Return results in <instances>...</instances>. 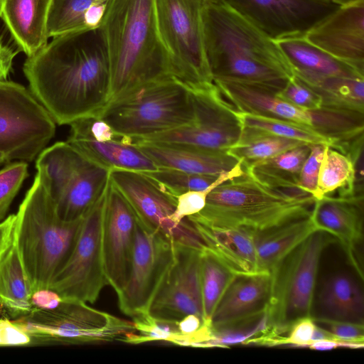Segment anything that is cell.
Segmentation results:
<instances>
[{
	"label": "cell",
	"mask_w": 364,
	"mask_h": 364,
	"mask_svg": "<svg viewBox=\"0 0 364 364\" xmlns=\"http://www.w3.org/2000/svg\"><path fill=\"white\" fill-rule=\"evenodd\" d=\"M302 36L311 45L364 74V0L338 7Z\"/></svg>",
	"instance_id": "obj_20"
},
{
	"label": "cell",
	"mask_w": 364,
	"mask_h": 364,
	"mask_svg": "<svg viewBox=\"0 0 364 364\" xmlns=\"http://www.w3.org/2000/svg\"><path fill=\"white\" fill-rule=\"evenodd\" d=\"M325 146L323 144L311 145L310 153L299 173L298 188L312 196L316 188L318 171Z\"/></svg>",
	"instance_id": "obj_42"
},
{
	"label": "cell",
	"mask_w": 364,
	"mask_h": 364,
	"mask_svg": "<svg viewBox=\"0 0 364 364\" xmlns=\"http://www.w3.org/2000/svg\"><path fill=\"white\" fill-rule=\"evenodd\" d=\"M82 218L65 221L58 217L37 171L16 214L13 235L33 291L50 287L71 253Z\"/></svg>",
	"instance_id": "obj_5"
},
{
	"label": "cell",
	"mask_w": 364,
	"mask_h": 364,
	"mask_svg": "<svg viewBox=\"0 0 364 364\" xmlns=\"http://www.w3.org/2000/svg\"><path fill=\"white\" fill-rule=\"evenodd\" d=\"M272 284L269 273L236 275L212 317L213 328L267 311Z\"/></svg>",
	"instance_id": "obj_23"
},
{
	"label": "cell",
	"mask_w": 364,
	"mask_h": 364,
	"mask_svg": "<svg viewBox=\"0 0 364 364\" xmlns=\"http://www.w3.org/2000/svg\"><path fill=\"white\" fill-rule=\"evenodd\" d=\"M14 321L30 336V345L102 344L136 332L133 321L72 299H63L53 309H33Z\"/></svg>",
	"instance_id": "obj_8"
},
{
	"label": "cell",
	"mask_w": 364,
	"mask_h": 364,
	"mask_svg": "<svg viewBox=\"0 0 364 364\" xmlns=\"http://www.w3.org/2000/svg\"><path fill=\"white\" fill-rule=\"evenodd\" d=\"M316 230L323 231L338 240L361 279L357 247L363 240V192L336 197L329 195L316 200L309 216Z\"/></svg>",
	"instance_id": "obj_21"
},
{
	"label": "cell",
	"mask_w": 364,
	"mask_h": 364,
	"mask_svg": "<svg viewBox=\"0 0 364 364\" xmlns=\"http://www.w3.org/2000/svg\"><path fill=\"white\" fill-rule=\"evenodd\" d=\"M97 117L118 134L132 139L191 125L196 111L189 87L171 75L121 94Z\"/></svg>",
	"instance_id": "obj_6"
},
{
	"label": "cell",
	"mask_w": 364,
	"mask_h": 364,
	"mask_svg": "<svg viewBox=\"0 0 364 364\" xmlns=\"http://www.w3.org/2000/svg\"><path fill=\"white\" fill-rule=\"evenodd\" d=\"M55 133V122L23 85L0 82V153L9 162L32 161Z\"/></svg>",
	"instance_id": "obj_11"
},
{
	"label": "cell",
	"mask_w": 364,
	"mask_h": 364,
	"mask_svg": "<svg viewBox=\"0 0 364 364\" xmlns=\"http://www.w3.org/2000/svg\"><path fill=\"white\" fill-rule=\"evenodd\" d=\"M320 314L314 320L364 323L363 292L358 282L347 273H337L323 284L318 296Z\"/></svg>",
	"instance_id": "obj_27"
},
{
	"label": "cell",
	"mask_w": 364,
	"mask_h": 364,
	"mask_svg": "<svg viewBox=\"0 0 364 364\" xmlns=\"http://www.w3.org/2000/svg\"><path fill=\"white\" fill-rule=\"evenodd\" d=\"M237 115L242 128L252 129L271 135L299 140L310 145L334 146L333 140L305 125L274 117L237 110Z\"/></svg>",
	"instance_id": "obj_36"
},
{
	"label": "cell",
	"mask_w": 364,
	"mask_h": 364,
	"mask_svg": "<svg viewBox=\"0 0 364 364\" xmlns=\"http://www.w3.org/2000/svg\"><path fill=\"white\" fill-rule=\"evenodd\" d=\"M294 77L319 97L322 108L364 114V75Z\"/></svg>",
	"instance_id": "obj_28"
},
{
	"label": "cell",
	"mask_w": 364,
	"mask_h": 364,
	"mask_svg": "<svg viewBox=\"0 0 364 364\" xmlns=\"http://www.w3.org/2000/svg\"><path fill=\"white\" fill-rule=\"evenodd\" d=\"M17 53L18 51H14L5 45L0 36V82L6 80L12 67L13 60Z\"/></svg>",
	"instance_id": "obj_48"
},
{
	"label": "cell",
	"mask_w": 364,
	"mask_h": 364,
	"mask_svg": "<svg viewBox=\"0 0 364 364\" xmlns=\"http://www.w3.org/2000/svg\"><path fill=\"white\" fill-rule=\"evenodd\" d=\"M295 73L322 76L364 75L306 41L302 36L274 40Z\"/></svg>",
	"instance_id": "obj_30"
},
{
	"label": "cell",
	"mask_w": 364,
	"mask_h": 364,
	"mask_svg": "<svg viewBox=\"0 0 364 364\" xmlns=\"http://www.w3.org/2000/svg\"><path fill=\"white\" fill-rule=\"evenodd\" d=\"M205 247L235 275L258 271L255 232L242 228H211L193 223Z\"/></svg>",
	"instance_id": "obj_26"
},
{
	"label": "cell",
	"mask_w": 364,
	"mask_h": 364,
	"mask_svg": "<svg viewBox=\"0 0 364 364\" xmlns=\"http://www.w3.org/2000/svg\"><path fill=\"white\" fill-rule=\"evenodd\" d=\"M29 90L55 124L97 117L110 100L111 68L102 27L57 37L23 66Z\"/></svg>",
	"instance_id": "obj_1"
},
{
	"label": "cell",
	"mask_w": 364,
	"mask_h": 364,
	"mask_svg": "<svg viewBox=\"0 0 364 364\" xmlns=\"http://www.w3.org/2000/svg\"><path fill=\"white\" fill-rule=\"evenodd\" d=\"M326 327L338 339L355 345L358 348L364 346V323L347 321L314 320Z\"/></svg>",
	"instance_id": "obj_44"
},
{
	"label": "cell",
	"mask_w": 364,
	"mask_h": 364,
	"mask_svg": "<svg viewBox=\"0 0 364 364\" xmlns=\"http://www.w3.org/2000/svg\"><path fill=\"white\" fill-rule=\"evenodd\" d=\"M142 173L152 179L162 190L175 198L190 191L204 190L220 175L193 173L166 168Z\"/></svg>",
	"instance_id": "obj_38"
},
{
	"label": "cell",
	"mask_w": 364,
	"mask_h": 364,
	"mask_svg": "<svg viewBox=\"0 0 364 364\" xmlns=\"http://www.w3.org/2000/svg\"><path fill=\"white\" fill-rule=\"evenodd\" d=\"M174 246L175 262L155 295L149 314L172 321L195 314L204 321L200 266L202 250L177 243Z\"/></svg>",
	"instance_id": "obj_18"
},
{
	"label": "cell",
	"mask_w": 364,
	"mask_h": 364,
	"mask_svg": "<svg viewBox=\"0 0 364 364\" xmlns=\"http://www.w3.org/2000/svg\"><path fill=\"white\" fill-rule=\"evenodd\" d=\"M213 0H155L159 30L175 76L189 87L214 83L207 63L203 11Z\"/></svg>",
	"instance_id": "obj_10"
},
{
	"label": "cell",
	"mask_w": 364,
	"mask_h": 364,
	"mask_svg": "<svg viewBox=\"0 0 364 364\" xmlns=\"http://www.w3.org/2000/svg\"><path fill=\"white\" fill-rule=\"evenodd\" d=\"M316 199L299 189L267 186L246 171L215 188L203 210L188 218L211 228L264 231L309 217Z\"/></svg>",
	"instance_id": "obj_4"
},
{
	"label": "cell",
	"mask_w": 364,
	"mask_h": 364,
	"mask_svg": "<svg viewBox=\"0 0 364 364\" xmlns=\"http://www.w3.org/2000/svg\"><path fill=\"white\" fill-rule=\"evenodd\" d=\"M108 0H52L46 20L48 38L98 27Z\"/></svg>",
	"instance_id": "obj_31"
},
{
	"label": "cell",
	"mask_w": 364,
	"mask_h": 364,
	"mask_svg": "<svg viewBox=\"0 0 364 364\" xmlns=\"http://www.w3.org/2000/svg\"><path fill=\"white\" fill-rule=\"evenodd\" d=\"M314 1L333 5L337 7L348 6L356 3L360 0H313Z\"/></svg>",
	"instance_id": "obj_51"
},
{
	"label": "cell",
	"mask_w": 364,
	"mask_h": 364,
	"mask_svg": "<svg viewBox=\"0 0 364 364\" xmlns=\"http://www.w3.org/2000/svg\"><path fill=\"white\" fill-rule=\"evenodd\" d=\"M136 332L126 336L122 342L141 344L152 341H166L173 343L178 334V321L156 318L149 313L132 318Z\"/></svg>",
	"instance_id": "obj_39"
},
{
	"label": "cell",
	"mask_w": 364,
	"mask_h": 364,
	"mask_svg": "<svg viewBox=\"0 0 364 364\" xmlns=\"http://www.w3.org/2000/svg\"><path fill=\"white\" fill-rule=\"evenodd\" d=\"M100 26L110 62V100L149 81L175 76L155 0H108Z\"/></svg>",
	"instance_id": "obj_3"
},
{
	"label": "cell",
	"mask_w": 364,
	"mask_h": 364,
	"mask_svg": "<svg viewBox=\"0 0 364 364\" xmlns=\"http://www.w3.org/2000/svg\"><path fill=\"white\" fill-rule=\"evenodd\" d=\"M30 336L14 320L0 318V346H28Z\"/></svg>",
	"instance_id": "obj_45"
},
{
	"label": "cell",
	"mask_w": 364,
	"mask_h": 364,
	"mask_svg": "<svg viewBox=\"0 0 364 364\" xmlns=\"http://www.w3.org/2000/svg\"><path fill=\"white\" fill-rule=\"evenodd\" d=\"M316 323L312 316H306L296 321L288 333L287 336H279L272 343L271 346H290L306 348L311 341Z\"/></svg>",
	"instance_id": "obj_43"
},
{
	"label": "cell",
	"mask_w": 364,
	"mask_h": 364,
	"mask_svg": "<svg viewBox=\"0 0 364 364\" xmlns=\"http://www.w3.org/2000/svg\"><path fill=\"white\" fill-rule=\"evenodd\" d=\"M303 144L306 143L242 128L240 139L228 149L227 153L237 161L240 160L242 167H245Z\"/></svg>",
	"instance_id": "obj_35"
},
{
	"label": "cell",
	"mask_w": 364,
	"mask_h": 364,
	"mask_svg": "<svg viewBox=\"0 0 364 364\" xmlns=\"http://www.w3.org/2000/svg\"><path fill=\"white\" fill-rule=\"evenodd\" d=\"M107 188L82 217L71 253L50 284L49 288L63 299L93 304L102 289L108 285L103 269L102 252Z\"/></svg>",
	"instance_id": "obj_13"
},
{
	"label": "cell",
	"mask_w": 364,
	"mask_h": 364,
	"mask_svg": "<svg viewBox=\"0 0 364 364\" xmlns=\"http://www.w3.org/2000/svg\"><path fill=\"white\" fill-rule=\"evenodd\" d=\"M274 40L301 36L338 7L313 0H223Z\"/></svg>",
	"instance_id": "obj_19"
},
{
	"label": "cell",
	"mask_w": 364,
	"mask_h": 364,
	"mask_svg": "<svg viewBox=\"0 0 364 364\" xmlns=\"http://www.w3.org/2000/svg\"><path fill=\"white\" fill-rule=\"evenodd\" d=\"M110 179L127 198L137 220L145 228L161 230L174 243L200 250L205 247L203 238L188 218L179 225L172 220L177 198L165 192L144 173L112 169Z\"/></svg>",
	"instance_id": "obj_16"
},
{
	"label": "cell",
	"mask_w": 364,
	"mask_h": 364,
	"mask_svg": "<svg viewBox=\"0 0 364 364\" xmlns=\"http://www.w3.org/2000/svg\"><path fill=\"white\" fill-rule=\"evenodd\" d=\"M237 111L281 118L307 126L339 149L363 135L364 114L321 108L305 109L259 89L230 82H214Z\"/></svg>",
	"instance_id": "obj_9"
},
{
	"label": "cell",
	"mask_w": 364,
	"mask_h": 364,
	"mask_svg": "<svg viewBox=\"0 0 364 364\" xmlns=\"http://www.w3.org/2000/svg\"><path fill=\"white\" fill-rule=\"evenodd\" d=\"M276 96L305 109L316 110L322 108L319 97L295 77L291 78Z\"/></svg>",
	"instance_id": "obj_41"
},
{
	"label": "cell",
	"mask_w": 364,
	"mask_h": 364,
	"mask_svg": "<svg viewBox=\"0 0 364 364\" xmlns=\"http://www.w3.org/2000/svg\"><path fill=\"white\" fill-rule=\"evenodd\" d=\"M339 347L358 348V347L353 344L333 340L312 341L306 346V348L314 350H332Z\"/></svg>",
	"instance_id": "obj_50"
},
{
	"label": "cell",
	"mask_w": 364,
	"mask_h": 364,
	"mask_svg": "<svg viewBox=\"0 0 364 364\" xmlns=\"http://www.w3.org/2000/svg\"><path fill=\"white\" fill-rule=\"evenodd\" d=\"M15 220L12 214L0 222V259L12 244Z\"/></svg>",
	"instance_id": "obj_47"
},
{
	"label": "cell",
	"mask_w": 364,
	"mask_h": 364,
	"mask_svg": "<svg viewBox=\"0 0 364 364\" xmlns=\"http://www.w3.org/2000/svg\"><path fill=\"white\" fill-rule=\"evenodd\" d=\"M310 144H303L243 168L252 178L267 186L299 189V173L310 153Z\"/></svg>",
	"instance_id": "obj_33"
},
{
	"label": "cell",
	"mask_w": 364,
	"mask_h": 364,
	"mask_svg": "<svg viewBox=\"0 0 364 364\" xmlns=\"http://www.w3.org/2000/svg\"><path fill=\"white\" fill-rule=\"evenodd\" d=\"M9 162L5 154L0 153V166L4 163Z\"/></svg>",
	"instance_id": "obj_52"
},
{
	"label": "cell",
	"mask_w": 364,
	"mask_h": 364,
	"mask_svg": "<svg viewBox=\"0 0 364 364\" xmlns=\"http://www.w3.org/2000/svg\"><path fill=\"white\" fill-rule=\"evenodd\" d=\"M136 220L132 207L109 178L103 212L102 252L105 277L117 294L129 274Z\"/></svg>",
	"instance_id": "obj_17"
},
{
	"label": "cell",
	"mask_w": 364,
	"mask_h": 364,
	"mask_svg": "<svg viewBox=\"0 0 364 364\" xmlns=\"http://www.w3.org/2000/svg\"><path fill=\"white\" fill-rule=\"evenodd\" d=\"M63 298L50 288L33 291L31 299L33 309L42 310L55 309L59 306Z\"/></svg>",
	"instance_id": "obj_46"
},
{
	"label": "cell",
	"mask_w": 364,
	"mask_h": 364,
	"mask_svg": "<svg viewBox=\"0 0 364 364\" xmlns=\"http://www.w3.org/2000/svg\"><path fill=\"white\" fill-rule=\"evenodd\" d=\"M175 257L171 237L161 230H149L136 220L129 274L117 294L119 307L125 315L133 318L149 313Z\"/></svg>",
	"instance_id": "obj_15"
},
{
	"label": "cell",
	"mask_w": 364,
	"mask_h": 364,
	"mask_svg": "<svg viewBox=\"0 0 364 364\" xmlns=\"http://www.w3.org/2000/svg\"><path fill=\"white\" fill-rule=\"evenodd\" d=\"M356 176V166L350 155L326 145L313 197L319 200L337 190L340 196L359 193Z\"/></svg>",
	"instance_id": "obj_34"
},
{
	"label": "cell",
	"mask_w": 364,
	"mask_h": 364,
	"mask_svg": "<svg viewBox=\"0 0 364 364\" xmlns=\"http://www.w3.org/2000/svg\"><path fill=\"white\" fill-rule=\"evenodd\" d=\"M58 217L65 221L82 218L105 191L110 170L86 157L60 154L39 171Z\"/></svg>",
	"instance_id": "obj_14"
},
{
	"label": "cell",
	"mask_w": 364,
	"mask_h": 364,
	"mask_svg": "<svg viewBox=\"0 0 364 364\" xmlns=\"http://www.w3.org/2000/svg\"><path fill=\"white\" fill-rule=\"evenodd\" d=\"M67 142L91 161L109 170L124 169L139 172L159 169L130 138L98 141L92 137L78 120L70 124Z\"/></svg>",
	"instance_id": "obj_22"
},
{
	"label": "cell",
	"mask_w": 364,
	"mask_h": 364,
	"mask_svg": "<svg viewBox=\"0 0 364 364\" xmlns=\"http://www.w3.org/2000/svg\"><path fill=\"white\" fill-rule=\"evenodd\" d=\"M52 0H0V18L21 51L31 57L47 44Z\"/></svg>",
	"instance_id": "obj_24"
},
{
	"label": "cell",
	"mask_w": 364,
	"mask_h": 364,
	"mask_svg": "<svg viewBox=\"0 0 364 364\" xmlns=\"http://www.w3.org/2000/svg\"><path fill=\"white\" fill-rule=\"evenodd\" d=\"M203 23L213 82H236L276 95L294 77L276 41L223 0L207 3Z\"/></svg>",
	"instance_id": "obj_2"
},
{
	"label": "cell",
	"mask_w": 364,
	"mask_h": 364,
	"mask_svg": "<svg viewBox=\"0 0 364 364\" xmlns=\"http://www.w3.org/2000/svg\"><path fill=\"white\" fill-rule=\"evenodd\" d=\"M200 266L204 321H211L218 304L236 275L206 247L201 251Z\"/></svg>",
	"instance_id": "obj_37"
},
{
	"label": "cell",
	"mask_w": 364,
	"mask_h": 364,
	"mask_svg": "<svg viewBox=\"0 0 364 364\" xmlns=\"http://www.w3.org/2000/svg\"><path fill=\"white\" fill-rule=\"evenodd\" d=\"M316 231L309 217L254 234L258 271L269 273L291 251Z\"/></svg>",
	"instance_id": "obj_29"
},
{
	"label": "cell",
	"mask_w": 364,
	"mask_h": 364,
	"mask_svg": "<svg viewBox=\"0 0 364 364\" xmlns=\"http://www.w3.org/2000/svg\"><path fill=\"white\" fill-rule=\"evenodd\" d=\"M189 88L196 111V121L193 124L144 137L132 138V141L171 144L227 152L238 141L242 132L237 110L222 96L214 83Z\"/></svg>",
	"instance_id": "obj_12"
},
{
	"label": "cell",
	"mask_w": 364,
	"mask_h": 364,
	"mask_svg": "<svg viewBox=\"0 0 364 364\" xmlns=\"http://www.w3.org/2000/svg\"><path fill=\"white\" fill-rule=\"evenodd\" d=\"M205 321L195 314H188L178 321V328L182 334H191L198 330Z\"/></svg>",
	"instance_id": "obj_49"
},
{
	"label": "cell",
	"mask_w": 364,
	"mask_h": 364,
	"mask_svg": "<svg viewBox=\"0 0 364 364\" xmlns=\"http://www.w3.org/2000/svg\"><path fill=\"white\" fill-rule=\"evenodd\" d=\"M33 287L17 249L12 244L0 259V306L13 318L29 313Z\"/></svg>",
	"instance_id": "obj_32"
},
{
	"label": "cell",
	"mask_w": 364,
	"mask_h": 364,
	"mask_svg": "<svg viewBox=\"0 0 364 364\" xmlns=\"http://www.w3.org/2000/svg\"><path fill=\"white\" fill-rule=\"evenodd\" d=\"M335 242L331 235L316 230L273 268L267 307L270 334L284 336L296 321L312 316L321 257L324 250Z\"/></svg>",
	"instance_id": "obj_7"
},
{
	"label": "cell",
	"mask_w": 364,
	"mask_h": 364,
	"mask_svg": "<svg viewBox=\"0 0 364 364\" xmlns=\"http://www.w3.org/2000/svg\"><path fill=\"white\" fill-rule=\"evenodd\" d=\"M28 163L16 161L0 169V222L6 218L9 207L28 176Z\"/></svg>",
	"instance_id": "obj_40"
},
{
	"label": "cell",
	"mask_w": 364,
	"mask_h": 364,
	"mask_svg": "<svg viewBox=\"0 0 364 364\" xmlns=\"http://www.w3.org/2000/svg\"><path fill=\"white\" fill-rule=\"evenodd\" d=\"M159 168L188 173L220 175L239 161L227 152H214L171 144L134 141Z\"/></svg>",
	"instance_id": "obj_25"
}]
</instances>
